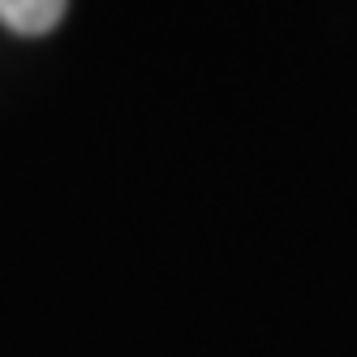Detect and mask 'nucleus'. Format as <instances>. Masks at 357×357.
Wrapping results in <instances>:
<instances>
[{
	"mask_svg": "<svg viewBox=\"0 0 357 357\" xmlns=\"http://www.w3.org/2000/svg\"><path fill=\"white\" fill-rule=\"evenodd\" d=\"M69 0H0V22L17 35H47L61 26Z\"/></svg>",
	"mask_w": 357,
	"mask_h": 357,
	"instance_id": "1",
	"label": "nucleus"
}]
</instances>
